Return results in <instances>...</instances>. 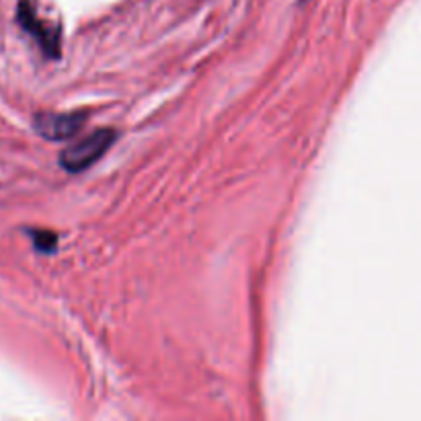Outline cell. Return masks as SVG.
<instances>
[{
  "label": "cell",
  "instance_id": "cell-2",
  "mask_svg": "<svg viewBox=\"0 0 421 421\" xmlns=\"http://www.w3.org/2000/svg\"><path fill=\"white\" fill-rule=\"evenodd\" d=\"M89 113L72 111V113H37L33 119L35 132L52 142L72 138L87 121Z\"/></svg>",
  "mask_w": 421,
  "mask_h": 421
},
{
  "label": "cell",
  "instance_id": "cell-3",
  "mask_svg": "<svg viewBox=\"0 0 421 421\" xmlns=\"http://www.w3.org/2000/svg\"><path fill=\"white\" fill-rule=\"evenodd\" d=\"M17 17H19L21 27H23L27 33H31V35L40 42V46L44 48V52L48 53V55H52V58H55V55H58V35L52 33V31L37 19V15L33 12V8H31L27 2H21V4H19Z\"/></svg>",
  "mask_w": 421,
  "mask_h": 421
},
{
  "label": "cell",
  "instance_id": "cell-1",
  "mask_svg": "<svg viewBox=\"0 0 421 421\" xmlns=\"http://www.w3.org/2000/svg\"><path fill=\"white\" fill-rule=\"evenodd\" d=\"M113 140H115V132L105 128V130H99L87 138H83L76 144H70L60 155L62 169H66L68 173H80V171L89 169L93 162H97L105 155L109 146L113 144Z\"/></svg>",
  "mask_w": 421,
  "mask_h": 421
},
{
  "label": "cell",
  "instance_id": "cell-4",
  "mask_svg": "<svg viewBox=\"0 0 421 421\" xmlns=\"http://www.w3.org/2000/svg\"><path fill=\"white\" fill-rule=\"evenodd\" d=\"M31 237H33V245L44 253H52L58 245V237L50 230H31Z\"/></svg>",
  "mask_w": 421,
  "mask_h": 421
}]
</instances>
